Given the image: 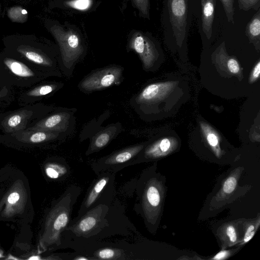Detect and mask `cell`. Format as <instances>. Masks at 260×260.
I'll return each mask as SVG.
<instances>
[{
  "label": "cell",
  "mask_w": 260,
  "mask_h": 260,
  "mask_svg": "<svg viewBox=\"0 0 260 260\" xmlns=\"http://www.w3.org/2000/svg\"><path fill=\"white\" fill-rule=\"evenodd\" d=\"M237 184L236 179L234 177L228 178L224 182L223 190L226 193H232L236 188Z\"/></svg>",
  "instance_id": "24"
},
{
  "label": "cell",
  "mask_w": 260,
  "mask_h": 260,
  "mask_svg": "<svg viewBox=\"0 0 260 260\" xmlns=\"http://www.w3.org/2000/svg\"><path fill=\"white\" fill-rule=\"evenodd\" d=\"M260 73V62L258 61L255 67L254 68L250 77V80L252 81H255L257 79L259 76Z\"/></svg>",
  "instance_id": "30"
},
{
  "label": "cell",
  "mask_w": 260,
  "mask_h": 260,
  "mask_svg": "<svg viewBox=\"0 0 260 260\" xmlns=\"http://www.w3.org/2000/svg\"><path fill=\"white\" fill-rule=\"evenodd\" d=\"M55 84L44 85L38 87L30 92L29 95L32 96H43L47 95L57 88Z\"/></svg>",
  "instance_id": "23"
},
{
  "label": "cell",
  "mask_w": 260,
  "mask_h": 260,
  "mask_svg": "<svg viewBox=\"0 0 260 260\" xmlns=\"http://www.w3.org/2000/svg\"><path fill=\"white\" fill-rule=\"evenodd\" d=\"M14 2H19V3H27L32 0H11Z\"/></svg>",
  "instance_id": "33"
},
{
  "label": "cell",
  "mask_w": 260,
  "mask_h": 260,
  "mask_svg": "<svg viewBox=\"0 0 260 260\" xmlns=\"http://www.w3.org/2000/svg\"><path fill=\"white\" fill-rule=\"evenodd\" d=\"M48 137L47 133L39 132L31 135L30 140L33 143H39L46 140Z\"/></svg>",
  "instance_id": "26"
},
{
  "label": "cell",
  "mask_w": 260,
  "mask_h": 260,
  "mask_svg": "<svg viewBox=\"0 0 260 260\" xmlns=\"http://www.w3.org/2000/svg\"><path fill=\"white\" fill-rule=\"evenodd\" d=\"M216 0H201L202 28L204 35L210 40L212 34Z\"/></svg>",
  "instance_id": "10"
},
{
  "label": "cell",
  "mask_w": 260,
  "mask_h": 260,
  "mask_svg": "<svg viewBox=\"0 0 260 260\" xmlns=\"http://www.w3.org/2000/svg\"><path fill=\"white\" fill-rule=\"evenodd\" d=\"M95 258L101 259H118L120 252L110 248H105L97 251L94 254Z\"/></svg>",
  "instance_id": "19"
},
{
  "label": "cell",
  "mask_w": 260,
  "mask_h": 260,
  "mask_svg": "<svg viewBox=\"0 0 260 260\" xmlns=\"http://www.w3.org/2000/svg\"><path fill=\"white\" fill-rule=\"evenodd\" d=\"M115 173L106 171L98 174V178L92 182L78 210L77 216L73 220H78L89 210L99 205H109L105 201L108 202L110 200L108 199L111 200L112 198Z\"/></svg>",
  "instance_id": "5"
},
{
  "label": "cell",
  "mask_w": 260,
  "mask_h": 260,
  "mask_svg": "<svg viewBox=\"0 0 260 260\" xmlns=\"http://www.w3.org/2000/svg\"><path fill=\"white\" fill-rule=\"evenodd\" d=\"M131 1L133 7L138 11V15L140 17L150 20V0H123Z\"/></svg>",
  "instance_id": "17"
},
{
  "label": "cell",
  "mask_w": 260,
  "mask_h": 260,
  "mask_svg": "<svg viewBox=\"0 0 260 260\" xmlns=\"http://www.w3.org/2000/svg\"><path fill=\"white\" fill-rule=\"evenodd\" d=\"M69 171L67 165L63 166L61 164H50L46 169L47 176L52 179H57L63 175L67 176Z\"/></svg>",
  "instance_id": "18"
},
{
  "label": "cell",
  "mask_w": 260,
  "mask_h": 260,
  "mask_svg": "<svg viewBox=\"0 0 260 260\" xmlns=\"http://www.w3.org/2000/svg\"><path fill=\"white\" fill-rule=\"evenodd\" d=\"M245 35L250 43L258 49L260 45V9L256 11L245 28Z\"/></svg>",
  "instance_id": "14"
},
{
  "label": "cell",
  "mask_w": 260,
  "mask_h": 260,
  "mask_svg": "<svg viewBox=\"0 0 260 260\" xmlns=\"http://www.w3.org/2000/svg\"><path fill=\"white\" fill-rule=\"evenodd\" d=\"M19 198V194L17 192H13L9 196L8 201L10 204H15L18 201Z\"/></svg>",
  "instance_id": "31"
},
{
  "label": "cell",
  "mask_w": 260,
  "mask_h": 260,
  "mask_svg": "<svg viewBox=\"0 0 260 260\" xmlns=\"http://www.w3.org/2000/svg\"><path fill=\"white\" fill-rule=\"evenodd\" d=\"M44 26L57 43L62 65L71 69L87 52L82 32L75 24L49 18L45 20Z\"/></svg>",
  "instance_id": "2"
},
{
  "label": "cell",
  "mask_w": 260,
  "mask_h": 260,
  "mask_svg": "<svg viewBox=\"0 0 260 260\" xmlns=\"http://www.w3.org/2000/svg\"><path fill=\"white\" fill-rule=\"evenodd\" d=\"M227 66L229 71L233 74L238 73L240 70L239 63L234 58H229L227 61Z\"/></svg>",
  "instance_id": "25"
},
{
  "label": "cell",
  "mask_w": 260,
  "mask_h": 260,
  "mask_svg": "<svg viewBox=\"0 0 260 260\" xmlns=\"http://www.w3.org/2000/svg\"><path fill=\"white\" fill-rule=\"evenodd\" d=\"M123 68L113 64L96 70L85 76L79 84V88L84 92L101 90L122 81Z\"/></svg>",
  "instance_id": "6"
},
{
  "label": "cell",
  "mask_w": 260,
  "mask_h": 260,
  "mask_svg": "<svg viewBox=\"0 0 260 260\" xmlns=\"http://www.w3.org/2000/svg\"><path fill=\"white\" fill-rule=\"evenodd\" d=\"M108 210L107 205L100 204L92 208L81 217L70 222L64 231L74 233L76 236L91 235L104 223Z\"/></svg>",
  "instance_id": "8"
},
{
  "label": "cell",
  "mask_w": 260,
  "mask_h": 260,
  "mask_svg": "<svg viewBox=\"0 0 260 260\" xmlns=\"http://www.w3.org/2000/svg\"><path fill=\"white\" fill-rule=\"evenodd\" d=\"M99 0H49V9H58L67 12L84 13L94 11Z\"/></svg>",
  "instance_id": "9"
},
{
  "label": "cell",
  "mask_w": 260,
  "mask_h": 260,
  "mask_svg": "<svg viewBox=\"0 0 260 260\" xmlns=\"http://www.w3.org/2000/svg\"><path fill=\"white\" fill-rule=\"evenodd\" d=\"M126 50L139 56L146 71L152 70L164 57L159 41L149 31L131 30L127 37Z\"/></svg>",
  "instance_id": "4"
},
{
  "label": "cell",
  "mask_w": 260,
  "mask_h": 260,
  "mask_svg": "<svg viewBox=\"0 0 260 260\" xmlns=\"http://www.w3.org/2000/svg\"><path fill=\"white\" fill-rule=\"evenodd\" d=\"M28 259H32V260L33 259H39L40 258L38 257V256H31V257H29Z\"/></svg>",
  "instance_id": "34"
},
{
  "label": "cell",
  "mask_w": 260,
  "mask_h": 260,
  "mask_svg": "<svg viewBox=\"0 0 260 260\" xmlns=\"http://www.w3.org/2000/svg\"><path fill=\"white\" fill-rule=\"evenodd\" d=\"M229 22L234 24V0H220Z\"/></svg>",
  "instance_id": "21"
},
{
  "label": "cell",
  "mask_w": 260,
  "mask_h": 260,
  "mask_svg": "<svg viewBox=\"0 0 260 260\" xmlns=\"http://www.w3.org/2000/svg\"><path fill=\"white\" fill-rule=\"evenodd\" d=\"M226 234L231 242L234 243L236 241L237 235L234 226L230 225L227 228Z\"/></svg>",
  "instance_id": "27"
},
{
  "label": "cell",
  "mask_w": 260,
  "mask_h": 260,
  "mask_svg": "<svg viewBox=\"0 0 260 260\" xmlns=\"http://www.w3.org/2000/svg\"><path fill=\"white\" fill-rule=\"evenodd\" d=\"M21 120V117L19 115H15L9 119L8 124L10 127H15L20 123Z\"/></svg>",
  "instance_id": "28"
},
{
  "label": "cell",
  "mask_w": 260,
  "mask_h": 260,
  "mask_svg": "<svg viewBox=\"0 0 260 260\" xmlns=\"http://www.w3.org/2000/svg\"><path fill=\"white\" fill-rule=\"evenodd\" d=\"M1 256H1V255L0 254V257H1Z\"/></svg>",
  "instance_id": "36"
},
{
  "label": "cell",
  "mask_w": 260,
  "mask_h": 260,
  "mask_svg": "<svg viewBox=\"0 0 260 260\" xmlns=\"http://www.w3.org/2000/svg\"><path fill=\"white\" fill-rule=\"evenodd\" d=\"M144 146L142 144L133 145L112 153L93 162L92 168L97 174L106 171L116 173L125 167L134 165Z\"/></svg>",
  "instance_id": "7"
},
{
  "label": "cell",
  "mask_w": 260,
  "mask_h": 260,
  "mask_svg": "<svg viewBox=\"0 0 260 260\" xmlns=\"http://www.w3.org/2000/svg\"><path fill=\"white\" fill-rule=\"evenodd\" d=\"M238 3L239 9L245 11L260 9V0H238Z\"/></svg>",
  "instance_id": "22"
},
{
  "label": "cell",
  "mask_w": 260,
  "mask_h": 260,
  "mask_svg": "<svg viewBox=\"0 0 260 260\" xmlns=\"http://www.w3.org/2000/svg\"><path fill=\"white\" fill-rule=\"evenodd\" d=\"M4 50L39 65H55L56 47L49 41L35 35L13 34L3 37Z\"/></svg>",
  "instance_id": "3"
},
{
  "label": "cell",
  "mask_w": 260,
  "mask_h": 260,
  "mask_svg": "<svg viewBox=\"0 0 260 260\" xmlns=\"http://www.w3.org/2000/svg\"><path fill=\"white\" fill-rule=\"evenodd\" d=\"M206 140L208 144L213 148L217 147L219 144V138L216 133L208 125H202Z\"/></svg>",
  "instance_id": "20"
},
{
  "label": "cell",
  "mask_w": 260,
  "mask_h": 260,
  "mask_svg": "<svg viewBox=\"0 0 260 260\" xmlns=\"http://www.w3.org/2000/svg\"><path fill=\"white\" fill-rule=\"evenodd\" d=\"M71 117V115L67 112L54 114L43 121L42 127L58 132L66 131L69 126Z\"/></svg>",
  "instance_id": "12"
},
{
  "label": "cell",
  "mask_w": 260,
  "mask_h": 260,
  "mask_svg": "<svg viewBox=\"0 0 260 260\" xmlns=\"http://www.w3.org/2000/svg\"><path fill=\"white\" fill-rule=\"evenodd\" d=\"M7 15L9 20L14 23H24L28 19L27 10L20 6L8 8L7 10Z\"/></svg>",
  "instance_id": "16"
},
{
  "label": "cell",
  "mask_w": 260,
  "mask_h": 260,
  "mask_svg": "<svg viewBox=\"0 0 260 260\" xmlns=\"http://www.w3.org/2000/svg\"><path fill=\"white\" fill-rule=\"evenodd\" d=\"M140 198V208L144 210V214L147 208H155L160 203V194L157 188L154 185H150L145 187L143 193L138 194Z\"/></svg>",
  "instance_id": "15"
},
{
  "label": "cell",
  "mask_w": 260,
  "mask_h": 260,
  "mask_svg": "<svg viewBox=\"0 0 260 260\" xmlns=\"http://www.w3.org/2000/svg\"><path fill=\"white\" fill-rule=\"evenodd\" d=\"M0 59L8 69L16 76L28 78L34 75L32 71L25 64L14 58L12 55L5 51L1 53Z\"/></svg>",
  "instance_id": "11"
},
{
  "label": "cell",
  "mask_w": 260,
  "mask_h": 260,
  "mask_svg": "<svg viewBox=\"0 0 260 260\" xmlns=\"http://www.w3.org/2000/svg\"><path fill=\"white\" fill-rule=\"evenodd\" d=\"M255 233L254 226L250 225L247 229L244 238V243L248 242L254 236Z\"/></svg>",
  "instance_id": "29"
},
{
  "label": "cell",
  "mask_w": 260,
  "mask_h": 260,
  "mask_svg": "<svg viewBox=\"0 0 260 260\" xmlns=\"http://www.w3.org/2000/svg\"><path fill=\"white\" fill-rule=\"evenodd\" d=\"M160 22L166 45L174 52L186 53L191 23L189 0H163Z\"/></svg>",
  "instance_id": "1"
},
{
  "label": "cell",
  "mask_w": 260,
  "mask_h": 260,
  "mask_svg": "<svg viewBox=\"0 0 260 260\" xmlns=\"http://www.w3.org/2000/svg\"><path fill=\"white\" fill-rule=\"evenodd\" d=\"M229 254V251L223 250L218 252L212 259H223L226 258Z\"/></svg>",
  "instance_id": "32"
},
{
  "label": "cell",
  "mask_w": 260,
  "mask_h": 260,
  "mask_svg": "<svg viewBox=\"0 0 260 260\" xmlns=\"http://www.w3.org/2000/svg\"><path fill=\"white\" fill-rule=\"evenodd\" d=\"M116 132L115 127H110L96 135L93 138L86 155H88L105 147L115 137Z\"/></svg>",
  "instance_id": "13"
},
{
  "label": "cell",
  "mask_w": 260,
  "mask_h": 260,
  "mask_svg": "<svg viewBox=\"0 0 260 260\" xmlns=\"http://www.w3.org/2000/svg\"><path fill=\"white\" fill-rule=\"evenodd\" d=\"M2 11V4L1 3V0H0V17L1 16Z\"/></svg>",
  "instance_id": "35"
}]
</instances>
